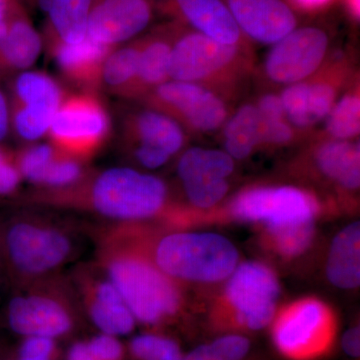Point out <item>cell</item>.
Returning <instances> with one entry per match:
<instances>
[{
    "label": "cell",
    "mask_w": 360,
    "mask_h": 360,
    "mask_svg": "<svg viewBox=\"0 0 360 360\" xmlns=\"http://www.w3.org/2000/svg\"><path fill=\"white\" fill-rule=\"evenodd\" d=\"M182 360H221L213 352L210 345H200L187 354Z\"/></svg>",
    "instance_id": "cell-42"
},
{
    "label": "cell",
    "mask_w": 360,
    "mask_h": 360,
    "mask_svg": "<svg viewBox=\"0 0 360 360\" xmlns=\"http://www.w3.org/2000/svg\"><path fill=\"white\" fill-rule=\"evenodd\" d=\"M11 134L25 144L47 135L66 94L56 78L44 71L25 70L9 78Z\"/></svg>",
    "instance_id": "cell-8"
},
{
    "label": "cell",
    "mask_w": 360,
    "mask_h": 360,
    "mask_svg": "<svg viewBox=\"0 0 360 360\" xmlns=\"http://www.w3.org/2000/svg\"><path fill=\"white\" fill-rule=\"evenodd\" d=\"M155 11L224 44L251 45L224 0H153Z\"/></svg>",
    "instance_id": "cell-14"
},
{
    "label": "cell",
    "mask_w": 360,
    "mask_h": 360,
    "mask_svg": "<svg viewBox=\"0 0 360 360\" xmlns=\"http://www.w3.org/2000/svg\"><path fill=\"white\" fill-rule=\"evenodd\" d=\"M58 150L51 143L26 144L15 158L21 177L39 186L45 170L58 155Z\"/></svg>",
    "instance_id": "cell-32"
},
{
    "label": "cell",
    "mask_w": 360,
    "mask_h": 360,
    "mask_svg": "<svg viewBox=\"0 0 360 360\" xmlns=\"http://www.w3.org/2000/svg\"><path fill=\"white\" fill-rule=\"evenodd\" d=\"M1 80V79H0ZM11 134V104L7 90L0 82V143Z\"/></svg>",
    "instance_id": "cell-39"
},
{
    "label": "cell",
    "mask_w": 360,
    "mask_h": 360,
    "mask_svg": "<svg viewBox=\"0 0 360 360\" xmlns=\"http://www.w3.org/2000/svg\"><path fill=\"white\" fill-rule=\"evenodd\" d=\"M51 357L44 356H18V360H51Z\"/></svg>",
    "instance_id": "cell-45"
},
{
    "label": "cell",
    "mask_w": 360,
    "mask_h": 360,
    "mask_svg": "<svg viewBox=\"0 0 360 360\" xmlns=\"http://www.w3.org/2000/svg\"><path fill=\"white\" fill-rule=\"evenodd\" d=\"M66 360H97L89 347V343L84 341L73 343L68 349Z\"/></svg>",
    "instance_id": "cell-41"
},
{
    "label": "cell",
    "mask_w": 360,
    "mask_h": 360,
    "mask_svg": "<svg viewBox=\"0 0 360 360\" xmlns=\"http://www.w3.org/2000/svg\"><path fill=\"white\" fill-rule=\"evenodd\" d=\"M221 360H243L250 350V341L245 336L226 335L208 343Z\"/></svg>",
    "instance_id": "cell-34"
},
{
    "label": "cell",
    "mask_w": 360,
    "mask_h": 360,
    "mask_svg": "<svg viewBox=\"0 0 360 360\" xmlns=\"http://www.w3.org/2000/svg\"><path fill=\"white\" fill-rule=\"evenodd\" d=\"M322 139L354 141L360 131V89L356 75L347 85L342 96L326 116Z\"/></svg>",
    "instance_id": "cell-29"
},
{
    "label": "cell",
    "mask_w": 360,
    "mask_h": 360,
    "mask_svg": "<svg viewBox=\"0 0 360 360\" xmlns=\"http://www.w3.org/2000/svg\"><path fill=\"white\" fill-rule=\"evenodd\" d=\"M139 103L165 113L194 134L221 129L231 116L225 97L200 84L177 80L160 85Z\"/></svg>",
    "instance_id": "cell-10"
},
{
    "label": "cell",
    "mask_w": 360,
    "mask_h": 360,
    "mask_svg": "<svg viewBox=\"0 0 360 360\" xmlns=\"http://www.w3.org/2000/svg\"><path fill=\"white\" fill-rule=\"evenodd\" d=\"M120 143L141 144L165 151L174 158L184 149L187 132L172 117L141 105L124 108L118 118Z\"/></svg>",
    "instance_id": "cell-17"
},
{
    "label": "cell",
    "mask_w": 360,
    "mask_h": 360,
    "mask_svg": "<svg viewBox=\"0 0 360 360\" xmlns=\"http://www.w3.org/2000/svg\"><path fill=\"white\" fill-rule=\"evenodd\" d=\"M222 127L225 153L233 160H245L262 146V118L255 104H243Z\"/></svg>",
    "instance_id": "cell-27"
},
{
    "label": "cell",
    "mask_w": 360,
    "mask_h": 360,
    "mask_svg": "<svg viewBox=\"0 0 360 360\" xmlns=\"http://www.w3.org/2000/svg\"><path fill=\"white\" fill-rule=\"evenodd\" d=\"M89 315L101 333L122 336L132 333L136 319L110 279L96 286L90 302Z\"/></svg>",
    "instance_id": "cell-25"
},
{
    "label": "cell",
    "mask_w": 360,
    "mask_h": 360,
    "mask_svg": "<svg viewBox=\"0 0 360 360\" xmlns=\"http://www.w3.org/2000/svg\"><path fill=\"white\" fill-rule=\"evenodd\" d=\"M341 345L348 356L352 359H359L360 355L359 326H354L345 331L341 340Z\"/></svg>",
    "instance_id": "cell-40"
},
{
    "label": "cell",
    "mask_w": 360,
    "mask_h": 360,
    "mask_svg": "<svg viewBox=\"0 0 360 360\" xmlns=\"http://www.w3.org/2000/svg\"><path fill=\"white\" fill-rule=\"evenodd\" d=\"M179 27V23L167 21L143 35L139 68L127 101L139 103L156 87L170 80V56Z\"/></svg>",
    "instance_id": "cell-20"
},
{
    "label": "cell",
    "mask_w": 360,
    "mask_h": 360,
    "mask_svg": "<svg viewBox=\"0 0 360 360\" xmlns=\"http://www.w3.org/2000/svg\"><path fill=\"white\" fill-rule=\"evenodd\" d=\"M84 179V168L82 160L65 155L58 150L39 186L46 187L52 191H61L75 186Z\"/></svg>",
    "instance_id": "cell-31"
},
{
    "label": "cell",
    "mask_w": 360,
    "mask_h": 360,
    "mask_svg": "<svg viewBox=\"0 0 360 360\" xmlns=\"http://www.w3.org/2000/svg\"><path fill=\"white\" fill-rule=\"evenodd\" d=\"M255 105L262 118V146L281 148L288 146L295 141L296 136L302 134L288 122L278 94H264Z\"/></svg>",
    "instance_id": "cell-30"
},
{
    "label": "cell",
    "mask_w": 360,
    "mask_h": 360,
    "mask_svg": "<svg viewBox=\"0 0 360 360\" xmlns=\"http://www.w3.org/2000/svg\"><path fill=\"white\" fill-rule=\"evenodd\" d=\"M348 18L354 22L360 20V0H341Z\"/></svg>",
    "instance_id": "cell-43"
},
{
    "label": "cell",
    "mask_w": 360,
    "mask_h": 360,
    "mask_svg": "<svg viewBox=\"0 0 360 360\" xmlns=\"http://www.w3.org/2000/svg\"><path fill=\"white\" fill-rule=\"evenodd\" d=\"M130 352L137 360H182L179 345L172 338L141 335L130 341Z\"/></svg>",
    "instance_id": "cell-33"
},
{
    "label": "cell",
    "mask_w": 360,
    "mask_h": 360,
    "mask_svg": "<svg viewBox=\"0 0 360 360\" xmlns=\"http://www.w3.org/2000/svg\"><path fill=\"white\" fill-rule=\"evenodd\" d=\"M8 322L18 335L56 338L70 333L72 317L65 305L51 296H18L9 303Z\"/></svg>",
    "instance_id": "cell-19"
},
{
    "label": "cell",
    "mask_w": 360,
    "mask_h": 360,
    "mask_svg": "<svg viewBox=\"0 0 360 360\" xmlns=\"http://www.w3.org/2000/svg\"><path fill=\"white\" fill-rule=\"evenodd\" d=\"M163 180L129 167H111L90 180L52 191L49 198L85 203L99 214L117 220H141L155 217L167 201Z\"/></svg>",
    "instance_id": "cell-2"
},
{
    "label": "cell",
    "mask_w": 360,
    "mask_h": 360,
    "mask_svg": "<svg viewBox=\"0 0 360 360\" xmlns=\"http://www.w3.org/2000/svg\"><path fill=\"white\" fill-rule=\"evenodd\" d=\"M8 158V153L4 150V148H2V146H0V165H1V163L4 162V161H6Z\"/></svg>",
    "instance_id": "cell-46"
},
{
    "label": "cell",
    "mask_w": 360,
    "mask_h": 360,
    "mask_svg": "<svg viewBox=\"0 0 360 360\" xmlns=\"http://www.w3.org/2000/svg\"><path fill=\"white\" fill-rule=\"evenodd\" d=\"M112 127L110 111L98 94L79 91L66 96L47 136L60 153L82 160L103 148Z\"/></svg>",
    "instance_id": "cell-6"
},
{
    "label": "cell",
    "mask_w": 360,
    "mask_h": 360,
    "mask_svg": "<svg viewBox=\"0 0 360 360\" xmlns=\"http://www.w3.org/2000/svg\"><path fill=\"white\" fill-rule=\"evenodd\" d=\"M328 33L315 26L296 27L274 44L264 63V72L274 84L302 82L321 68L328 58Z\"/></svg>",
    "instance_id": "cell-12"
},
{
    "label": "cell",
    "mask_w": 360,
    "mask_h": 360,
    "mask_svg": "<svg viewBox=\"0 0 360 360\" xmlns=\"http://www.w3.org/2000/svg\"><path fill=\"white\" fill-rule=\"evenodd\" d=\"M279 290L276 274L267 265L248 262L236 266L225 288L236 326L248 330L266 328L276 316Z\"/></svg>",
    "instance_id": "cell-11"
},
{
    "label": "cell",
    "mask_w": 360,
    "mask_h": 360,
    "mask_svg": "<svg viewBox=\"0 0 360 360\" xmlns=\"http://www.w3.org/2000/svg\"><path fill=\"white\" fill-rule=\"evenodd\" d=\"M238 252L229 239L210 232H177L161 239L155 264L170 278L217 283L231 276Z\"/></svg>",
    "instance_id": "cell-3"
},
{
    "label": "cell",
    "mask_w": 360,
    "mask_h": 360,
    "mask_svg": "<svg viewBox=\"0 0 360 360\" xmlns=\"http://www.w3.org/2000/svg\"><path fill=\"white\" fill-rule=\"evenodd\" d=\"M354 77L347 54L326 58L311 77L288 85L279 94L288 122L302 134L309 132L326 120Z\"/></svg>",
    "instance_id": "cell-9"
},
{
    "label": "cell",
    "mask_w": 360,
    "mask_h": 360,
    "mask_svg": "<svg viewBox=\"0 0 360 360\" xmlns=\"http://www.w3.org/2000/svg\"><path fill=\"white\" fill-rule=\"evenodd\" d=\"M123 150L131 156L141 167L158 169L165 167L172 156L160 149L141 144H122Z\"/></svg>",
    "instance_id": "cell-35"
},
{
    "label": "cell",
    "mask_w": 360,
    "mask_h": 360,
    "mask_svg": "<svg viewBox=\"0 0 360 360\" xmlns=\"http://www.w3.org/2000/svg\"><path fill=\"white\" fill-rule=\"evenodd\" d=\"M319 210L314 194L295 186L251 187L231 205L236 219L264 224L270 238L314 226Z\"/></svg>",
    "instance_id": "cell-5"
},
{
    "label": "cell",
    "mask_w": 360,
    "mask_h": 360,
    "mask_svg": "<svg viewBox=\"0 0 360 360\" xmlns=\"http://www.w3.org/2000/svg\"><path fill=\"white\" fill-rule=\"evenodd\" d=\"M246 39L274 44L297 27L295 11L284 0H225Z\"/></svg>",
    "instance_id": "cell-18"
},
{
    "label": "cell",
    "mask_w": 360,
    "mask_h": 360,
    "mask_svg": "<svg viewBox=\"0 0 360 360\" xmlns=\"http://www.w3.org/2000/svg\"><path fill=\"white\" fill-rule=\"evenodd\" d=\"M233 170V158L217 149H186L177 163V175L184 189L219 186L227 182Z\"/></svg>",
    "instance_id": "cell-23"
},
{
    "label": "cell",
    "mask_w": 360,
    "mask_h": 360,
    "mask_svg": "<svg viewBox=\"0 0 360 360\" xmlns=\"http://www.w3.org/2000/svg\"><path fill=\"white\" fill-rule=\"evenodd\" d=\"M41 37L47 53L61 75L80 91L98 94L104 61L115 47L98 44L87 37L75 44L63 41L51 33L44 32Z\"/></svg>",
    "instance_id": "cell-16"
},
{
    "label": "cell",
    "mask_w": 360,
    "mask_h": 360,
    "mask_svg": "<svg viewBox=\"0 0 360 360\" xmlns=\"http://www.w3.org/2000/svg\"><path fill=\"white\" fill-rule=\"evenodd\" d=\"M153 0H92L87 18V37L116 47L136 39L155 16Z\"/></svg>",
    "instance_id": "cell-13"
},
{
    "label": "cell",
    "mask_w": 360,
    "mask_h": 360,
    "mask_svg": "<svg viewBox=\"0 0 360 360\" xmlns=\"http://www.w3.org/2000/svg\"><path fill=\"white\" fill-rule=\"evenodd\" d=\"M87 343L97 360H122L123 347L117 336L101 333Z\"/></svg>",
    "instance_id": "cell-36"
},
{
    "label": "cell",
    "mask_w": 360,
    "mask_h": 360,
    "mask_svg": "<svg viewBox=\"0 0 360 360\" xmlns=\"http://www.w3.org/2000/svg\"><path fill=\"white\" fill-rule=\"evenodd\" d=\"M42 47V37L33 26L25 4H21L13 13L8 32L0 39V79L30 70Z\"/></svg>",
    "instance_id": "cell-21"
},
{
    "label": "cell",
    "mask_w": 360,
    "mask_h": 360,
    "mask_svg": "<svg viewBox=\"0 0 360 360\" xmlns=\"http://www.w3.org/2000/svg\"><path fill=\"white\" fill-rule=\"evenodd\" d=\"M253 70L251 45L221 44L179 25L170 56V80L200 84L227 99Z\"/></svg>",
    "instance_id": "cell-1"
},
{
    "label": "cell",
    "mask_w": 360,
    "mask_h": 360,
    "mask_svg": "<svg viewBox=\"0 0 360 360\" xmlns=\"http://www.w3.org/2000/svg\"><path fill=\"white\" fill-rule=\"evenodd\" d=\"M326 276L342 290L359 288L360 283V224L347 225L336 234L329 250Z\"/></svg>",
    "instance_id": "cell-24"
},
{
    "label": "cell",
    "mask_w": 360,
    "mask_h": 360,
    "mask_svg": "<svg viewBox=\"0 0 360 360\" xmlns=\"http://www.w3.org/2000/svg\"><path fill=\"white\" fill-rule=\"evenodd\" d=\"M108 279L122 296L136 321L156 324L179 311L180 293L155 264L129 252L108 262Z\"/></svg>",
    "instance_id": "cell-4"
},
{
    "label": "cell",
    "mask_w": 360,
    "mask_h": 360,
    "mask_svg": "<svg viewBox=\"0 0 360 360\" xmlns=\"http://www.w3.org/2000/svg\"><path fill=\"white\" fill-rule=\"evenodd\" d=\"M23 0H0V18L8 15Z\"/></svg>",
    "instance_id": "cell-44"
},
{
    "label": "cell",
    "mask_w": 360,
    "mask_h": 360,
    "mask_svg": "<svg viewBox=\"0 0 360 360\" xmlns=\"http://www.w3.org/2000/svg\"><path fill=\"white\" fill-rule=\"evenodd\" d=\"M7 246L14 264L30 274L53 269L63 264L70 252V243L65 234L27 222L11 227Z\"/></svg>",
    "instance_id": "cell-15"
},
{
    "label": "cell",
    "mask_w": 360,
    "mask_h": 360,
    "mask_svg": "<svg viewBox=\"0 0 360 360\" xmlns=\"http://www.w3.org/2000/svg\"><path fill=\"white\" fill-rule=\"evenodd\" d=\"M20 179V169L9 156L0 165V195H6L15 191Z\"/></svg>",
    "instance_id": "cell-37"
},
{
    "label": "cell",
    "mask_w": 360,
    "mask_h": 360,
    "mask_svg": "<svg viewBox=\"0 0 360 360\" xmlns=\"http://www.w3.org/2000/svg\"><path fill=\"white\" fill-rule=\"evenodd\" d=\"M92 0H37L46 14L44 32L51 33L68 44L86 39L87 18Z\"/></svg>",
    "instance_id": "cell-26"
},
{
    "label": "cell",
    "mask_w": 360,
    "mask_h": 360,
    "mask_svg": "<svg viewBox=\"0 0 360 360\" xmlns=\"http://www.w3.org/2000/svg\"><path fill=\"white\" fill-rule=\"evenodd\" d=\"M271 336L274 347L284 359L319 360L335 345V316L319 300H300L277 315Z\"/></svg>",
    "instance_id": "cell-7"
},
{
    "label": "cell",
    "mask_w": 360,
    "mask_h": 360,
    "mask_svg": "<svg viewBox=\"0 0 360 360\" xmlns=\"http://www.w3.org/2000/svg\"><path fill=\"white\" fill-rule=\"evenodd\" d=\"M315 167L343 191H354L360 184V146L352 141L319 139L311 149Z\"/></svg>",
    "instance_id": "cell-22"
},
{
    "label": "cell",
    "mask_w": 360,
    "mask_h": 360,
    "mask_svg": "<svg viewBox=\"0 0 360 360\" xmlns=\"http://www.w3.org/2000/svg\"><path fill=\"white\" fill-rule=\"evenodd\" d=\"M143 35L115 47L104 61L101 89L127 99L139 68Z\"/></svg>",
    "instance_id": "cell-28"
},
{
    "label": "cell",
    "mask_w": 360,
    "mask_h": 360,
    "mask_svg": "<svg viewBox=\"0 0 360 360\" xmlns=\"http://www.w3.org/2000/svg\"><path fill=\"white\" fill-rule=\"evenodd\" d=\"M295 13L319 14L335 6L338 0H284Z\"/></svg>",
    "instance_id": "cell-38"
}]
</instances>
